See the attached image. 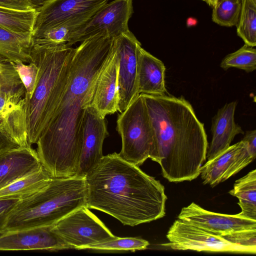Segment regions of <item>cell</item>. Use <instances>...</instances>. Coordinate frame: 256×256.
Segmentation results:
<instances>
[{
    "label": "cell",
    "instance_id": "cell-7",
    "mask_svg": "<svg viewBox=\"0 0 256 256\" xmlns=\"http://www.w3.org/2000/svg\"><path fill=\"white\" fill-rule=\"evenodd\" d=\"M52 230L70 248L86 250L116 236L86 206H82L56 222Z\"/></svg>",
    "mask_w": 256,
    "mask_h": 256
},
{
    "label": "cell",
    "instance_id": "cell-9",
    "mask_svg": "<svg viewBox=\"0 0 256 256\" xmlns=\"http://www.w3.org/2000/svg\"><path fill=\"white\" fill-rule=\"evenodd\" d=\"M132 13V0H114L107 2L72 32L66 44L72 46L100 34L116 38L130 30L128 22Z\"/></svg>",
    "mask_w": 256,
    "mask_h": 256
},
{
    "label": "cell",
    "instance_id": "cell-11",
    "mask_svg": "<svg viewBox=\"0 0 256 256\" xmlns=\"http://www.w3.org/2000/svg\"><path fill=\"white\" fill-rule=\"evenodd\" d=\"M115 38L119 58L118 111L122 112L140 95L137 47L140 42L130 30Z\"/></svg>",
    "mask_w": 256,
    "mask_h": 256
},
{
    "label": "cell",
    "instance_id": "cell-36",
    "mask_svg": "<svg viewBox=\"0 0 256 256\" xmlns=\"http://www.w3.org/2000/svg\"><path fill=\"white\" fill-rule=\"evenodd\" d=\"M34 8L35 9L38 10L42 7L50 0H28Z\"/></svg>",
    "mask_w": 256,
    "mask_h": 256
},
{
    "label": "cell",
    "instance_id": "cell-6",
    "mask_svg": "<svg viewBox=\"0 0 256 256\" xmlns=\"http://www.w3.org/2000/svg\"><path fill=\"white\" fill-rule=\"evenodd\" d=\"M116 130L122 139L118 154L122 158L138 166L148 158L158 162L155 134L141 94L118 115Z\"/></svg>",
    "mask_w": 256,
    "mask_h": 256
},
{
    "label": "cell",
    "instance_id": "cell-23",
    "mask_svg": "<svg viewBox=\"0 0 256 256\" xmlns=\"http://www.w3.org/2000/svg\"><path fill=\"white\" fill-rule=\"evenodd\" d=\"M229 194L238 199L241 208L239 214L256 220V170L236 180Z\"/></svg>",
    "mask_w": 256,
    "mask_h": 256
},
{
    "label": "cell",
    "instance_id": "cell-3",
    "mask_svg": "<svg viewBox=\"0 0 256 256\" xmlns=\"http://www.w3.org/2000/svg\"><path fill=\"white\" fill-rule=\"evenodd\" d=\"M142 96L154 130L158 163L170 182L192 180L200 176L208 148L204 126L184 97Z\"/></svg>",
    "mask_w": 256,
    "mask_h": 256
},
{
    "label": "cell",
    "instance_id": "cell-35",
    "mask_svg": "<svg viewBox=\"0 0 256 256\" xmlns=\"http://www.w3.org/2000/svg\"><path fill=\"white\" fill-rule=\"evenodd\" d=\"M242 140L245 144L250 153L256 158V130H254L246 131Z\"/></svg>",
    "mask_w": 256,
    "mask_h": 256
},
{
    "label": "cell",
    "instance_id": "cell-27",
    "mask_svg": "<svg viewBox=\"0 0 256 256\" xmlns=\"http://www.w3.org/2000/svg\"><path fill=\"white\" fill-rule=\"evenodd\" d=\"M220 66L224 70L236 68L247 72H253L256 69V50L244 44L236 51L226 56Z\"/></svg>",
    "mask_w": 256,
    "mask_h": 256
},
{
    "label": "cell",
    "instance_id": "cell-26",
    "mask_svg": "<svg viewBox=\"0 0 256 256\" xmlns=\"http://www.w3.org/2000/svg\"><path fill=\"white\" fill-rule=\"evenodd\" d=\"M82 24L78 22H72L32 34V45L56 46L66 44L70 41L72 32Z\"/></svg>",
    "mask_w": 256,
    "mask_h": 256
},
{
    "label": "cell",
    "instance_id": "cell-5",
    "mask_svg": "<svg viewBox=\"0 0 256 256\" xmlns=\"http://www.w3.org/2000/svg\"><path fill=\"white\" fill-rule=\"evenodd\" d=\"M86 198L85 177L52 178L45 187L20 200L8 218L6 230L52 226L86 206Z\"/></svg>",
    "mask_w": 256,
    "mask_h": 256
},
{
    "label": "cell",
    "instance_id": "cell-21",
    "mask_svg": "<svg viewBox=\"0 0 256 256\" xmlns=\"http://www.w3.org/2000/svg\"><path fill=\"white\" fill-rule=\"evenodd\" d=\"M32 33H16L0 26V55L12 62L31 61Z\"/></svg>",
    "mask_w": 256,
    "mask_h": 256
},
{
    "label": "cell",
    "instance_id": "cell-19",
    "mask_svg": "<svg viewBox=\"0 0 256 256\" xmlns=\"http://www.w3.org/2000/svg\"><path fill=\"white\" fill-rule=\"evenodd\" d=\"M138 86L140 94H168L165 84L166 68L160 60L138 45Z\"/></svg>",
    "mask_w": 256,
    "mask_h": 256
},
{
    "label": "cell",
    "instance_id": "cell-37",
    "mask_svg": "<svg viewBox=\"0 0 256 256\" xmlns=\"http://www.w3.org/2000/svg\"><path fill=\"white\" fill-rule=\"evenodd\" d=\"M219 0H208V4L211 7H214Z\"/></svg>",
    "mask_w": 256,
    "mask_h": 256
},
{
    "label": "cell",
    "instance_id": "cell-16",
    "mask_svg": "<svg viewBox=\"0 0 256 256\" xmlns=\"http://www.w3.org/2000/svg\"><path fill=\"white\" fill-rule=\"evenodd\" d=\"M52 226L6 232L0 236V250L54 251L70 248L52 230Z\"/></svg>",
    "mask_w": 256,
    "mask_h": 256
},
{
    "label": "cell",
    "instance_id": "cell-10",
    "mask_svg": "<svg viewBox=\"0 0 256 256\" xmlns=\"http://www.w3.org/2000/svg\"><path fill=\"white\" fill-rule=\"evenodd\" d=\"M109 0H50L37 10L34 34L61 24L85 22Z\"/></svg>",
    "mask_w": 256,
    "mask_h": 256
},
{
    "label": "cell",
    "instance_id": "cell-14",
    "mask_svg": "<svg viewBox=\"0 0 256 256\" xmlns=\"http://www.w3.org/2000/svg\"><path fill=\"white\" fill-rule=\"evenodd\" d=\"M255 158L241 140L208 160L201 166L200 175L204 184L213 188L237 174Z\"/></svg>",
    "mask_w": 256,
    "mask_h": 256
},
{
    "label": "cell",
    "instance_id": "cell-25",
    "mask_svg": "<svg viewBox=\"0 0 256 256\" xmlns=\"http://www.w3.org/2000/svg\"><path fill=\"white\" fill-rule=\"evenodd\" d=\"M240 13L236 25L237 34L246 44L256 46V0H241Z\"/></svg>",
    "mask_w": 256,
    "mask_h": 256
},
{
    "label": "cell",
    "instance_id": "cell-30",
    "mask_svg": "<svg viewBox=\"0 0 256 256\" xmlns=\"http://www.w3.org/2000/svg\"><path fill=\"white\" fill-rule=\"evenodd\" d=\"M26 90V96L30 98L35 89L38 77V68L31 61L28 64L21 61L12 62Z\"/></svg>",
    "mask_w": 256,
    "mask_h": 256
},
{
    "label": "cell",
    "instance_id": "cell-38",
    "mask_svg": "<svg viewBox=\"0 0 256 256\" xmlns=\"http://www.w3.org/2000/svg\"><path fill=\"white\" fill-rule=\"evenodd\" d=\"M201 0L204 1L208 4V0Z\"/></svg>",
    "mask_w": 256,
    "mask_h": 256
},
{
    "label": "cell",
    "instance_id": "cell-22",
    "mask_svg": "<svg viewBox=\"0 0 256 256\" xmlns=\"http://www.w3.org/2000/svg\"><path fill=\"white\" fill-rule=\"evenodd\" d=\"M52 177L42 167L0 190V199L25 198L45 187Z\"/></svg>",
    "mask_w": 256,
    "mask_h": 256
},
{
    "label": "cell",
    "instance_id": "cell-13",
    "mask_svg": "<svg viewBox=\"0 0 256 256\" xmlns=\"http://www.w3.org/2000/svg\"><path fill=\"white\" fill-rule=\"evenodd\" d=\"M82 130V144L76 175L85 177L104 156L103 143L109 136L105 118L91 105L85 108Z\"/></svg>",
    "mask_w": 256,
    "mask_h": 256
},
{
    "label": "cell",
    "instance_id": "cell-33",
    "mask_svg": "<svg viewBox=\"0 0 256 256\" xmlns=\"http://www.w3.org/2000/svg\"><path fill=\"white\" fill-rule=\"evenodd\" d=\"M19 201L18 199H0V232H6L8 218Z\"/></svg>",
    "mask_w": 256,
    "mask_h": 256
},
{
    "label": "cell",
    "instance_id": "cell-18",
    "mask_svg": "<svg viewBox=\"0 0 256 256\" xmlns=\"http://www.w3.org/2000/svg\"><path fill=\"white\" fill-rule=\"evenodd\" d=\"M236 104V102L226 104L212 118V139L206 153L208 160L228 148L236 135L244 134L242 128L234 122Z\"/></svg>",
    "mask_w": 256,
    "mask_h": 256
},
{
    "label": "cell",
    "instance_id": "cell-4",
    "mask_svg": "<svg viewBox=\"0 0 256 256\" xmlns=\"http://www.w3.org/2000/svg\"><path fill=\"white\" fill-rule=\"evenodd\" d=\"M75 48L66 44L32 45L31 61L38 68L37 83L31 97L26 96L29 144H36L52 118L68 83ZM30 61V62H31Z\"/></svg>",
    "mask_w": 256,
    "mask_h": 256
},
{
    "label": "cell",
    "instance_id": "cell-29",
    "mask_svg": "<svg viewBox=\"0 0 256 256\" xmlns=\"http://www.w3.org/2000/svg\"><path fill=\"white\" fill-rule=\"evenodd\" d=\"M149 244L148 242L140 238L116 236L111 240L88 246L86 250L101 251L130 250L134 252L145 250Z\"/></svg>",
    "mask_w": 256,
    "mask_h": 256
},
{
    "label": "cell",
    "instance_id": "cell-32",
    "mask_svg": "<svg viewBox=\"0 0 256 256\" xmlns=\"http://www.w3.org/2000/svg\"><path fill=\"white\" fill-rule=\"evenodd\" d=\"M222 237L234 244L256 248V230L239 232Z\"/></svg>",
    "mask_w": 256,
    "mask_h": 256
},
{
    "label": "cell",
    "instance_id": "cell-24",
    "mask_svg": "<svg viewBox=\"0 0 256 256\" xmlns=\"http://www.w3.org/2000/svg\"><path fill=\"white\" fill-rule=\"evenodd\" d=\"M37 10H22L0 6V26L16 33H33Z\"/></svg>",
    "mask_w": 256,
    "mask_h": 256
},
{
    "label": "cell",
    "instance_id": "cell-34",
    "mask_svg": "<svg viewBox=\"0 0 256 256\" xmlns=\"http://www.w3.org/2000/svg\"><path fill=\"white\" fill-rule=\"evenodd\" d=\"M0 6L22 10H36L28 0H0Z\"/></svg>",
    "mask_w": 256,
    "mask_h": 256
},
{
    "label": "cell",
    "instance_id": "cell-12",
    "mask_svg": "<svg viewBox=\"0 0 256 256\" xmlns=\"http://www.w3.org/2000/svg\"><path fill=\"white\" fill-rule=\"evenodd\" d=\"M178 219L222 236L235 232L256 230V220L245 218L239 214L230 215L206 210L192 202L184 207Z\"/></svg>",
    "mask_w": 256,
    "mask_h": 256
},
{
    "label": "cell",
    "instance_id": "cell-28",
    "mask_svg": "<svg viewBox=\"0 0 256 256\" xmlns=\"http://www.w3.org/2000/svg\"><path fill=\"white\" fill-rule=\"evenodd\" d=\"M241 6V0H219L213 7L212 20L222 26H236Z\"/></svg>",
    "mask_w": 256,
    "mask_h": 256
},
{
    "label": "cell",
    "instance_id": "cell-1",
    "mask_svg": "<svg viewBox=\"0 0 256 256\" xmlns=\"http://www.w3.org/2000/svg\"><path fill=\"white\" fill-rule=\"evenodd\" d=\"M114 38L98 34L75 48L68 83L36 144L42 166L52 178L76 174L82 144L85 108L109 56Z\"/></svg>",
    "mask_w": 256,
    "mask_h": 256
},
{
    "label": "cell",
    "instance_id": "cell-8",
    "mask_svg": "<svg viewBox=\"0 0 256 256\" xmlns=\"http://www.w3.org/2000/svg\"><path fill=\"white\" fill-rule=\"evenodd\" d=\"M166 238L169 242L162 245L174 250L252 254L256 252V248L232 243L222 236L179 219L176 220L170 227Z\"/></svg>",
    "mask_w": 256,
    "mask_h": 256
},
{
    "label": "cell",
    "instance_id": "cell-2",
    "mask_svg": "<svg viewBox=\"0 0 256 256\" xmlns=\"http://www.w3.org/2000/svg\"><path fill=\"white\" fill-rule=\"evenodd\" d=\"M86 206L134 226L162 218L167 200L160 181L114 152L85 176Z\"/></svg>",
    "mask_w": 256,
    "mask_h": 256
},
{
    "label": "cell",
    "instance_id": "cell-15",
    "mask_svg": "<svg viewBox=\"0 0 256 256\" xmlns=\"http://www.w3.org/2000/svg\"><path fill=\"white\" fill-rule=\"evenodd\" d=\"M118 48L114 38L109 56L97 78L90 104L104 118L118 110Z\"/></svg>",
    "mask_w": 256,
    "mask_h": 256
},
{
    "label": "cell",
    "instance_id": "cell-31",
    "mask_svg": "<svg viewBox=\"0 0 256 256\" xmlns=\"http://www.w3.org/2000/svg\"><path fill=\"white\" fill-rule=\"evenodd\" d=\"M0 82L7 86H17L22 84L11 61L0 55Z\"/></svg>",
    "mask_w": 256,
    "mask_h": 256
},
{
    "label": "cell",
    "instance_id": "cell-39",
    "mask_svg": "<svg viewBox=\"0 0 256 256\" xmlns=\"http://www.w3.org/2000/svg\"><path fill=\"white\" fill-rule=\"evenodd\" d=\"M4 232H0V236H1L2 235Z\"/></svg>",
    "mask_w": 256,
    "mask_h": 256
},
{
    "label": "cell",
    "instance_id": "cell-20",
    "mask_svg": "<svg viewBox=\"0 0 256 256\" xmlns=\"http://www.w3.org/2000/svg\"><path fill=\"white\" fill-rule=\"evenodd\" d=\"M30 146L24 112L20 110L8 116L0 114V154Z\"/></svg>",
    "mask_w": 256,
    "mask_h": 256
},
{
    "label": "cell",
    "instance_id": "cell-17",
    "mask_svg": "<svg viewBox=\"0 0 256 256\" xmlns=\"http://www.w3.org/2000/svg\"><path fill=\"white\" fill-rule=\"evenodd\" d=\"M43 166L36 150L20 146L0 154V190Z\"/></svg>",
    "mask_w": 256,
    "mask_h": 256
}]
</instances>
